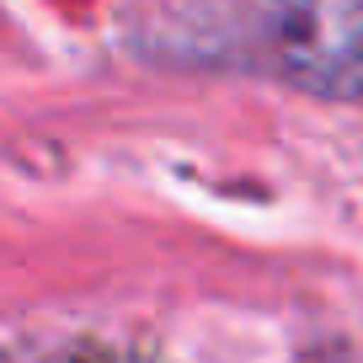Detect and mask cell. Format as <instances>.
Wrapping results in <instances>:
<instances>
[{"instance_id":"cell-1","label":"cell","mask_w":363,"mask_h":363,"mask_svg":"<svg viewBox=\"0 0 363 363\" xmlns=\"http://www.w3.org/2000/svg\"><path fill=\"white\" fill-rule=\"evenodd\" d=\"M257 43L310 96H363V0H257Z\"/></svg>"}]
</instances>
